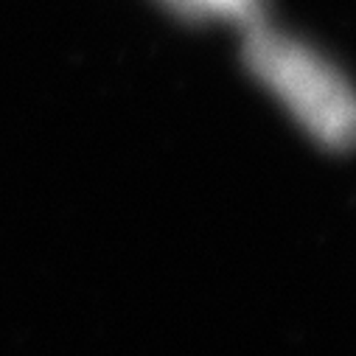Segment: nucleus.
<instances>
[{
  "label": "nucleus",
  "mask_w": 356,
  "mask_h": 356,
  "mask_svg": "<svg viewBox=\"0 0 356 356\" xmlns=\"http://www.w3.org/2000/svg\"><path fill=\"white\" fill-rule=\"evenodd\" d=\"M241 34V65L273 104L317 149L348 154L353 146L356 99L342 65L309 37L264 17Z\"/></svg>",
  "instance_id": "1"
},
{
  "label": "nucleus",
  "mask_w": 356,
  "mask_h": 356,
  "mask_svg": "<svg viewBox=\"0 0 356 356\" xmlns=\"http://www.w3.org/2000/svg\"><path fill=\"white\" fill-rule=\"evenodd\" d=\"M154 3L194 29H236L244 31L247 26L270 17V0H154Z\"/></svg>",
  "instance_id": "2"
}]
</instances>
